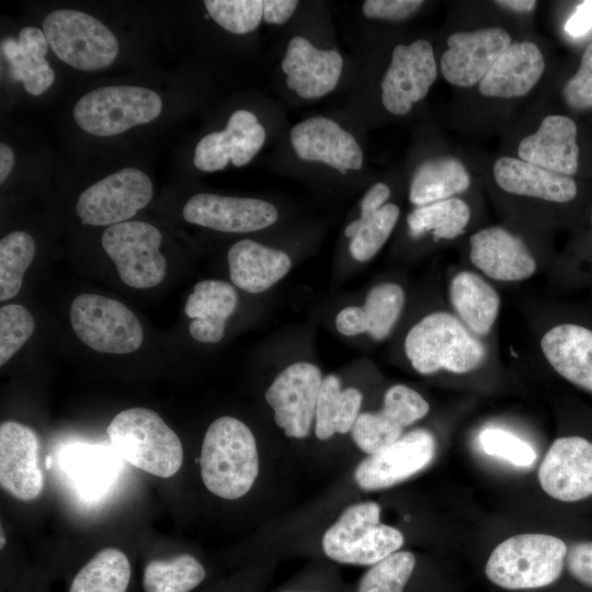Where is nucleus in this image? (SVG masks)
Instances as JSON below:
<instances>
[{
    "label": "nucleus",
    "instance_id": "32",
    "mask_svg": "<svg viewBox=\"0 0 592 592\" xmlns=\"http://www.w3.org/2000/svg\"><path fill=\"white\" fill-rule=\"evenodd\" d=\"M132 568L117 548L98 551L75 576L68 592H127Z\"/></svg>",
    "mask_w": 592,
    "mask_h": 592
},
{
    "label": "nucleus",
    "instance_id": "9",
    "mask_svg": "<svg viewBox=\"0 0 592 592\" xmlns=\"http://www.w3.org/2000/svg\"><path fill=\"white\" fill-rule=\"evenodd\" d=\"M161 241L160 231L144 221L109 226L101 239L119 278L135 288L153 287L166 276L167 261L159 251Z\"/></svg>",
    "mask_w": 592,
    "mask_h": 592
},
{
    "label": "nucleus",
    "instance_id": "43",
    "mask_svg": "<svg viewBox=\"0 0 592 592\" xmlns=\"http://www.w3.org/2000/svg\"><path fill=\"white\" fill-rule=\"evenodd\" d=\"M383 408L396 414L405 426L422 419L430 410L426 400L405 385H395L386 391Z\"/></svg>",
    "mask_w": 592,
    "mask_h": 592
},
{
    "label": "nucleus",
    "instance_id": "18",
    "mask_svg": "<svg viewBox=\"0 0 592 592\" xmlns=\"http://www.w3.org/2000/svg\"><path fill=\"white\" fill-rule=\"evenodd\" d=\"M264 141L265 130L257 116L238 110L225 129L207 134L197 143L194 164L207 172L223 170L229 161L235 167H242L258 153Z\"/></svg>",
    "mask_w": 592,
    "mask_h": 592
},
{
    "label": "nucleus",
    "instance_id": "12",
    "mask_svg": "<svg viewBox=\"0 0 592 592\" xmlns=\"http://www.w3.org/2000/svg\"><path fill=\"white\" fill-rule=\"evenodd\" d=\"M542 489L563 503L592 499V440L571 434L556 439L538 469Z\"/></svg>",
    "mask_w": 592,
    "mask_h": 592
},
{
    "label": "nucleus",
    "instance_id": "46",
    "mask_svg": "<svg viewBox=\"0 0 592 592\" xmlns=\"http://www.w3.org/2000/svg\"><path fill=\"white\" fill-rule=\"evenodd\" d=\"M422 4L420 0H367L363 3V13L369 19L400 21L409 18Z\"/></svg>",
    "mask_w": 592,
    "mask_h": 592
},
{
    "label": "nucleus",
    "instance_id": "50",
    "mask_svg": "<svg viewBox=\"0 0 592 592\" xmlns=\"http://www.w3.org/2000/svg\"><path fill=\"white\" fill-rule=\"evenodd\" d=\"M297 4L294 0H264L263 19L267 23L282 24L292 16Z\"/></svg>",
    "mask_w": 592,
    "mask_h": 592
},
{
    "label": "nucleus",
    "instance_id": "45",
    "mask_svg": "<svg viewBox=\"0 0 592 592\" xmlns=\"http://www.w3.org/2000/svg\"><path fill=\"white\" fill-rule=\"evenodd\" d=\"M566 568L577 582L592 589V539L570 544Z\"/></svg>",
    "mask_w": 592,
    "mask_h": 592
},
{
    "label": "nucleus",
    "instance_id": "40",
    "mask_svg": "<svg viewBox=\"0 0 592 592\" xmlns=\"http://www.w3.org/2000/svg\"><path fill=\"white\" fill-rule=\"evenodd\" d=\"M204 4L212 19L234 34L253 31L263 16L262 0H206Z\"/></svg>",
    "mask_w": 592,
    "mask_h": 592
},
{
    "label": "nucleus",
    "instance_id": "51",
    "mask_svg": "<svg viewBox=\"0 0 592 592\" xmlns=\"http://www.w3.org/2000/svg\"><path fill=\"white\" fill-rule=\"evenodd\" d=\"M14 164V153L12 149L5 145H0V182L3 183L4 180L10 174L12 167Z\"/></svg>",
    "mask_w": 592,
    "mask_h": 592
},
{
    "label": "nucleus",
    "instance_id": "25",
    "mask_svg": "<svg viewBox=\"0 0 592 592\" xmlns=\"http://www.w3.org/2000/svg\"><path fill=\"white\" fill-rule=\"evenodd\" d=\"M497 184L505 192L554 203H568L578 192L574 180L512 157H502L493 166Z\"/></svg>",
    "mask_w": 592,
    "mask_h": 592
},
{
    "label": "nucleus",
    "instance_id": "26",
    "mask_svg": "<svg viewBox=\"0 0 592 592\" xmlns=\"http://www.w3.org/2000/svg\"><path fill=\"white\" fill-rule=\"evenodd\" d=\"M231 282L248 293H262L282 280L291 270L292 261L282 250L243 239L228 251Z\"/></svg>",
    "mask_w": 592,
    "mask_h": 592
},
{
    "label": "nucleus",
    "instance_id": "1",
    "mask_svg": "<svg viewBox=\"0 0 592 592\" xmlns=\"http://www.w3.org/2000/svg\"><path fill=\"white\" fill-rule=\"evenodd\" d=\"M198 460L207 490L227 500L243 497L259 473L255 439L242 421L232 417H220L210 423Z\"/></svg>",
    "mask_w": 592,
    "mask_h": 592
},
{
    "label": "nucleus",
    "instance_id": "2",
    "mask_svg": "<svg viewBox=\"0 0 592 592\" xmlns=\"http://www.w3.org/2000/svg\"><path fill=\"white\" fill-rule=\"evenodd\" d=\"M567 543L549 534H519L490 554L485 573L506 590L539 589L556 582L566 568Z\"/></svg>",
    "mask_w": 592,
    "mask_h": 592
},
{
    "label": "nucleus",
    "instance_id": "31",
    "mask_svg": "<svg viewBox=\"0 0 592 592\" xmlns=\"http://www.w3.org/2000/svg\"><path fill=\"white\" fill-rule=\"evenodd\" d=\"M362 392L354 388H341L335 375L322 379L316 407L315 434L319 440H328L335 433L351 431L360 414Z\"/></svg>",
    "mask_w": 592,
    "mask_h": 592
},
{
    "label": "nucleus",
    "instance_id": "27",
    "mask_svg": "<svg viewBox=\"0 0 592 592\" xmlns=\"http://www.w3.org/2000/svg\"><path fill=\"white\" fill-rule=\"evenodd\" d=\"M238 304L236 289L218 280L195 284L185 304V314L193 319L189 326L193 339L203 343L219 342L225 334L226 320Z\"/></svg>",
    "mask_w": 592,
    "mask_h": 592
},
{
    "label": "nucleus",
    "instance_id": "35",
    "mask_svg": "<svg viewBox=\"0 0 592 592\" xmlns=\"http://www.w3.org/2000/svg\"><path fill=\"white\" fill-rule=\"evenodd\" d=\"M399 213L397 205L385 204L366 220L356 219L348 225L344 234L351 238L350 252L352 257L360 262L371 260L390 236Z\"/></svg>",
    "mask_w": 592,
    "mask_h": 592
},
{
    "label": "nucleus",
    "instance_id": "4",
    "mask_svg": "<svg viewBox=\"0 0 592 592\" xmlns=\"http://www.w3.org/2000/svg\"><path fill=\"white\" fill-rule=\"evenodd\" d=\"M412 367L428 375L440 369L464 374L476 369L486 350L453 315L433 312L417 322L405 340Z\"/></svg>",
    "mask_w": 592,
    "mask_h": 592
},
{
    "label": "nucleus",
    "instance_id": "47",
    "mask_svg": "<svg viewBox=\"0 0 592 592\" xmlns=\"http://www.w3.org/2000/svg\"><path fill=\"white\" fill-rule=\"evenodd\" d=\"M337 330L343 335L368 332V321L363 306H348L335 317Z\"/></svg>",
    "mask_w": 592,
    "mask_h": 592
},
{
    "label": "nucleus",
    "instance_id": "36",
    "mask_svg": "<svg viewBox=\"0 0 592 592\" xmlns=\"http://www.w3.org/2000/svg\"><path fill=\"white\" fill-rule=\"evenodd\" d=\"M35 254V241L25 231H13L0 241V300L13 298Z\"/></svg>",
    "mask_w": 592,
    "mask_h": 592
},
{
    "label": "nucleus",
    "instance_id": "53",
    "mask_svg": "<svg viewBox=\"0 0 592 592\" xmlns=\"http://www.w3.org/2000/svg\"><path fill=\"white\" fill-rule=\"evenodd\" d=\"M0 536H1V544H0V546H1V549H2L3 546H4V544H5V539H3V530H2V527H1V535H0Z\"/></svg>",
    "mask_w": 592,
    "mask_h": 592
},
{
    "label": "nucleus",
    "instance_id": "13",
    "mask_svg": "<svg viewBox=\"0 0 592 592\" xmlns=\"http://www.w3.org/2000/svg\"><path fill=\"white\" fill-rule=\"evenodd\" d=\"M435 447L430 431L412 430L364 458L355 468V482L365 491L392 487L425 468L434 457Z\"/></svg>",
    "mask_w": 592,
    "mask_h": 592
},
{
    "label": "nucleus",
    "instance_id": "21",
    "mask_svg": "<svg viewBox=\"0 0 592 592\" xmlns=\"http://www.w3.org/2000/svg\"><path fill=\"white\" fill-rule=\"evenodd\" d=\"M469 255L476 267L497 281H523L536 270L535 260L523 241L501 227L474 234Z\"/></svg>",
    "mask_w": 592,
    "mask_h": 592
},
{
    "label": "nucleus",
    "instance_id": "39",
    "mask_svg": "<svg viewBox=\"0 0 592 592\" xmlns=\"http://www.w3.org/2000/svg\"><path fill=\"white\" fill-rule=\"evenodd\" d=\"M415 566L410 551H396L372 565L362 576L357 592H403Z\"/></svg>",
    "mask_w": 592,
    "mask_h": 592
},
{
    "label": "nucleus",
    "instance_id": "24",
    "mask_svg": "<svg viewBox=\"0 0 592 592\" xmlns=\"http://www.w3.org/2000/svg\"><path fill=\"white\" fill-rule=\"evenodd\" d=\"M544 69V57L534 43L511 44L480 80L479 91L485 96H522L537 83Z\"/></svg>",
    "mask_w": 592,
    "mask_h": 592
},
{
    "label": "nucleus",
    "instance_id": "44",
    "mask_svg": "<svg viewBox=\"0 0 592 592\" xmlns=\"http://www.w3.org/2000/svg\"><path fill=\"white\" fill-rule=\"evenodd\" d=\"M562 94L574 110L592 107V43L585 48L578 71L565 84Z\"/></svg>",
    "mask_w": 592,
    "mask_h": 592
},
{
    "label": "nucleus",
    "instance_id": "23",
    "mask_svg": "<svg viewBox=\"0 0 592 592\" xmlns=\"http://www.w3.org/2000/svg\"><path fill=\"white\" fill-rule=\"evenodd\" d=\"M540 346L562 378L592 394V328L577 322L559 323L544 334Z\"/></svg>",
    "mask_w": 592,
    "mask_h": 592
},
{
    "label": "nucleus",
    "instance_id": "10",
    "mask_svg": "<svg viewBox=\"0 0 592 592\" xmlns=\"http://www.w3.org/2000/svg\"><path fill=\"white\" fill-rule=\"evenodd\" d=\"M152 183L134 168L116 171L84 190L76 210L83 224L112 226L128 221L151 201Z\"/></svg>",
    "mask_w": 592,
    "mask_h": 592
},
{
    "label": "nucleus",
    "instance_id": "22",
    "mask_svg": "<svg viewBox=\"0 0 592 592\" xmlns=\"http://www.w3.org/2000/svg\"><path fill=\"white\" fill-rule=\"evenodd\" d=\"M517 155L549 171L574 174L579 167L576 123L563 115L546 116L534 134L521 140Z\"/></svg>",
    "mask_w": 592,
    "mask_h": 592
},
{
    "label": "nucleus",
    "instance_id": "28",
    "mask_svg": "<svg viewBox=\"0 0 592 592\" xmlns=\"http://www.w3.org/2000/svg\"><path fill=\"white\" fill-rule=\"evenodd\" d=\"M48 46L43 30L32 26L22 29L16 39L1 41V53L10 64L12 78L22 81L32 95L44 93L55 80V72L45 59Z\"/></svg>",
    "mask_w": 592,
    "mask_h": 592
},
{
    "label": "nucleus",
    "instance_id": "30",
    "mask_svg": "<svg viewBox=\"0 0 592 592\" xmlns=\"http://www.w3.org/2000/svg\"><path fill=\"white\" fill-rule=\"evenodd\" d=\"M470 178L463 163L452 157L424 161L413 173L409 200L419 206L452 198L468 189Z\"/></svg>",
    "mask_w": 592,
    "mask_h": 592
},
{
    "label": "nucleus",
    "instance_id": "17",
    "mask_svg": "<svg viewBox=\"0 0 592 592\" xmlns=\"http://www.w3.org/2000/svg\"><path fill=\"white\" fill-rule=\"evenodd\" d=\"M511 44L510 35L500 27L454 33L441 57L442 75L452 84L470 87L480 82Z\"/></svg>",
    "mask_w": 592,
    "mask_h": 592
},
{
    "label": "nucleus",
    "instance_id": "42",
    "mask_svg": "<svg viewBox=\"0 0 592 592\" xmlns=\"http://www.w3.org/2000/svg\"><path fill=\"white\" fill-rule=\"evenodd\" d=\"M482 451L517 467H530L537 459V453L525 441L500 428H487L479 434Z\"/></svg>",
    "mask_w": 592,
    "mask_h": 592
},
{
    "label": "nucleus",
    "instance_id": "14",
    "mask_svg": "<svg viewBox=\"0 0 592 592\" xmlns=\"http://www.w3.org/2000/svg\"><path fill=\"white\" fill-rule=\"evenodd\" d=\"M437 76L432 45L417 39L410 45H397L382 81V102L396 115L408 113L421 101Z\"/></svg>",
    "mask_w": 592,
    "mask_h": 592
},
{
    "label": "nucleus",
    "instance_id": "48",
    "mask_svg": "<svg viewBox=\"0 0 592 592\" xmlns=\"http://www.w3.org/2000/svg\"><path fill=\"white\" fill-rule=\"evenodd\" d=\"M592 30V0L578 4L565 24V32L573 37L587 35Z\"/></svg>",
    "mask_w": 592,
    "mask_h": 592
},
{
    "label": "nucleus",
    "instance_id": "54",
    "mask_svg": "<svg viewBox=\"0 0 592 592\" xmlns=\"http://www.w3.org/2000/svg\"><path fill=\"white\" fill-rule=\"evenodd\" d=\"M285 592H297V591H285Z\"/></svg>",
    "mask_w": 592,
    "mask_h": 592
},
{
    "label": "nucleus",
    "instance_id": "41",
    "mask_svg": "<svg viewBox=\"0 0 592 592\" xmlns=\"http://www.w3.org/2000/svg\"><path fill=\"white\" fill-rule=\"evenodd\" d=\"M35 328L31 312L18 304L0 308V365H4L30 339Z\"/></svg>",
    "mask_w": 592,
    "mask_h": 592
},
{
    "label": "nucleus",
    "instance_id": "37",
    "mask_svg": "<svg viewBox=\"0 0 592 592\" xmlns=\"http://www.w3.org/2000/svg\"><path fill=\"white\" fill-rule=\"evenodd\" d=\"M403 305L405 292L398 284L383 283L372 287L363 305L371 337L385 339L399 319Z\"/></svg>",
    "mask_w": 592,
    "mask_h": 592
},
{
    "label": "nucleus",
    "instance_id": "52",
    "mask_svg": "<svg viewBox=\"0 0 592 592\" xmlns=\"http://www.w3.org/2000/svg\"><path fill=\"white\" fill-rule=\"evenodd\" d=\"M500 7L521 12L528 13L534 10L536 1L533 0H500L496 1Z\"/></svg>",
    "mask_w": 592,
    "mask_h": 592
},
{
    "label": "nucleus",
    "instance_id": "33",
    "mask_svg": "<svg viewBox=\"0 0 592 592\" xmlns=\"http://www.w3.org/2000/svg\"><path fill=\"white\" fill-rule=\"evenodd\" d=\"M206 577L203 565L190 554L147 562L143 573L145 592H190Z\"/></svg>",
    "mask_w": 592,
    "mask_h": 592
},
{
    "label": "nucleus",
    "instance_id": "38",
    "mask_svg": "<svg viewBox=\"0 0 592 592\" xmlns=\"http://www.w3.org/2000/svg\"><path fill=\"white\" fill-rule=\"evenodd\" d=\"M405 425L390 411L363 412L356 418L351 434L354 443L368 455L376 454L395 443Z\"/></svg>",
    "mask_w": 592,
    "mask_h": 592
},
{
    "label": "nucleus",
    "instance_id": "29",
    "mask_svg": "<svg viewBox=\"0 0 592 592\" xmlns=\"http://www.w3.org/2000/svg\"><path fill=\"white\" fill-rule=\"evenodd\" d=\"M452 305L465 325L478 334H487L499 314L498 293L479 275L464 271L449 285Z\"/></svg>",
    "mask_w": 592,
    "mask_h": 592
},
{
    "label": "nucleus",
    "instance_id": "15",
    "mask_svg": "<svg viewBox=\"0 0 592 592\" xmlns=\"http://www.w3.org/2000/svg\"><path fill=\"white\" fill-rule=\"evenodd\" d=\"M182 215L191 224L236 234L266 228L278 217L276 208L265 201L209 193L192 196Z\"/></svg>",
    "mask_w": 592,
    "mask_h": 592
},
{
    "label": "nucleus",
    "instance_id": "49",
    "mask_svg": "<svg viewBox=\"0 0 592 592\" xmlns=\"http://www.w3.org/2000/svg\"><path fill=\"white\" fill-rule=\"evenodd\" d=\"M390 195L389 187L382 182L375 183L364 195L361 202V217L358 220L364 221L380 209L386 200Z\"/></svg>",
    "mask_w": 592,
    "mask_h": 592
},
{
    "label": "nucleus",
    "instance_id": "20",
    "mask_svg": "<svg viewBox=\"0 0 592 592\" xmlns=\"http://www.w3.org/2000/svg\"><path fill=\"white\" fill-rule=\"evenodd\" d=\"M343 60L335 50L317 49L301 36L293 37L282 61L286 86L304 99L331 92L341 76Z\"/></svg>",
    "mask_w": 592,
    "mask_h": 592
},
{
    "label": "nucleus",
    "instance_id": "5",
    "mask_svg": "<svg viewBox=\"0 0 592 592\" xmlns=\"http://www.w3.org/2000/svg\"><path fill=\"white\" fill-rule=\"evenodd\" d=\"M380 506L373 501L346 508L323 534V553L340 563L374 565L403 545L397 528L382 524Z\"/></svg>",
    "mask_w": 592,
    "mask_h": 592
},
{
    "label": "nucleus",
    "instance_id": "6",
    "mask_svg": "<svg viewBox=\"0 0 592 592\" xmlns=\"http://www.w3.org/2000/svg\"><path fill=\"white\" fill-rule=\"evenodd\" d=\"M162 111L152 90L136 86H109L84 94L75 105L76 123L89 134L113 136L149 123Z\"/></svg>",
    "mask_w": 592,
    "mask_h": 592
},
{
    "label": "nucleus",
    "instance_id": "3",
    "mask_svg": "<svg viewBox=\"0 0 592 592\" xmlns=\"http://www.w3.org/2000/svg\"><path fill=\"white\" fill-rule=\"evenodd\" d=\"M106 431L118 455L145 473L170 478L182 466L183 449L179 436L152 410H123L113 418Z\"/></svg>",
    "mask_w": 592,
    "mask_h": 592
},
{
    "label": "nucleus",
    "instance_id": "34",
    "mask_svg": "<svg viewBox=\"0 0 592 592\" xmlns=\"http://www.w3.org/2000/svg\"><path fill=\"white\" fill-rule=\"evenodd\" d=\"M470 212L459 198H447L419 206L407 217L411 236L419 237L430 230L435 239H454L463 234Z\"/></svg>",
    "mask_w": 592,
    "mask_h": 592
},
{
    "label": "nucleus",
    "instance_id": "11",
    "mask_svg": "<svg viewBox=\"0 0 592 592\" xmlns=\"http://www.w3.org/2000/svg\"><path fill=\"white\" fill-rule=\"evenodd\" d=\"M322 379L318 366L296 362L284 368L267 388L266 402L286 436L304 439L309 434Z\"/></svg>",
    "mask_w": 592,
    "mask_h": 592
},
{
    "label": "nucleus",
    "instance_id": "8",
    "mask_svg": "<svg viewBox=\"0 0 592 592\" xmlns=\"http://www.w3.org/2000/svg\"><path fill=\"white\" fill-rule=\"evenodd\" d=\"M70 322L77 337L100 353H132L144 340L135 314L118 300L102 295H78L70 306Z\"/></svg>",
    "mask_w": 592,
    "mask_h": 592
},
{
    "label": "nucleus",
    "instance_id": "19",
    "mask_svg": "<svg viewBox=\"0 0 592 592\" xmlns=\"http://www.w3.org/2000/svg\"><path fill=\"white\" fill-rule=\"evenodd\" d=\"M291 143L299 158L327 163L342 174L360 170L363 164V152L354 136L323 116L295 125Z\"/></svg>",
    "mask_w": 592,
    "mask_h": 592
},
{
    "label": "nucleus",
    "instance_id": "16",
    "mask_svg": "<svg viewBox=\"0 0 592 592\" xmlns=\"http://www.w3.org/2000/svg\"><path fill=\"white\" fill-rule=\"evenodd\" d=\"M38 455V437L30 426L16 421L1 423V488L22 501H32L39 497L44 481Z\"/></svg>",
    "mask_w": 592,
    "mask_h": 592
},
{
    "label": "nucleus",
    "instance_id": "7",
    "mask_svg": "<svg viewBox=\"0 0 592 592\" xmlns=\"http://www.w3.org/2000/svg\"><path fill=\"white\" fill-rule=\"evenodd\" d=\"M49 47L69 66L99 70L110 66L118 54L114 34L92 15L76 10H57L43 21Z\"/></svg>",
    "mask_w": 592,
    "mask_h": 592
}]
</instances>
